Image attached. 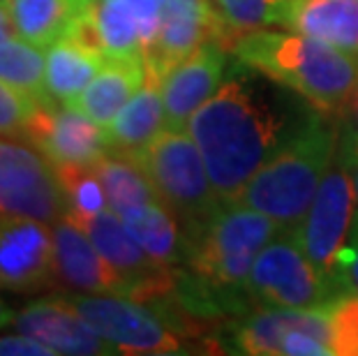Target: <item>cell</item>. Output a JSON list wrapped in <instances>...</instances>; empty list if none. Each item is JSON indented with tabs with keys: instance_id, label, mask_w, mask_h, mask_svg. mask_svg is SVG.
<instances>
[{
	"instance_id": "obj_1",
	"label": "cell",
	"mask_w": 358,
	"mask_h": 356,
	"mask_svg": "<svg viewBox=\"0 0 358 356\" xmlns=\"http://www.w3.org/2000/svg\"><path fill=\"white\" fill-rule=\"evenodd\" d=\"M315 111L299 93L236 58L217 93L187 123L220 199L234 201Z\"/></svg>"
},
{
	"instance_id": "obj_2",
	"label": "cell",
	"mask_w": 358,
	"mask_h": 356,
	"mask_svg": "<svg viewBox=\"0 0 358 356\" xmlns=\"http://www.w3.org/2000/svg\"><path fill=\"white\" fill-rule=\"evenodd\" d=\"M280 229L275 220L236 201H224L213 215L182 229L185 271L176 273L171 294L180 313L203 320L250 313L245 280Z\"/></svg>"
},
{
	"instance_id": "obj_3",
	"label": "cell",
	"mask_w": 358,
	"mask_h": 356,
	"mask_svg": "<svg viewBox=\"0 0 358 356\" xmlns=\"http://www.w3.org/2000/svg\"><path fill=\"white\" fill-rule=\"evenodd\" d=\"M231 54L331 116L345 111L358 90V56L289 28L241 35Z\"/></svg>"
},
{
	"instance_id": "obj_4",
	"label": "cell",
	"mask_w": 358,
	"mask_h": 356,
	"mask_svg": "<svg viewBox=\"0 0 358 356\" xmlns=\"http://www.w3.org/2000/svg\"><path fill=\"white\" fill-rule=\"evenodd\" d=\"M340 125L331 113L315 111L310 120L259 169L236 194V204L268 215L282 229L306 218L322 180L340 148Z\"/></svg>"
},
{
	"instance_id": "obj_5",
	"label": "cell",
	"mask_w": 358,
	"mask_h": 356,
	"mask_svg": "<svg viewBox=\"0 0 358 356\" xmlns=\"http://www.w3.org/2000/svg\"><path fill=\"white\" fill-rule=\"evenodd\" d=\"M157 199L178 218L182 229L201 222L222 206L206 169L203 155L187 130H164L139 155Z\"/></svg>"
},
{
	"instance_id": "obj_6",
	"label": "cell",
	"mask_w": 358,
	"mask_h": 356,
	"mask_svg": "<svg viewBox=\"0 0 358 356\" xmlns=\"http://www.w3.org/2000/svg\"><path fill=\"white\" fill-rule=\"evenodd\" d=\"M79 315L104 340L125 354H178L182 352V324L178 310L166 303L136 301L118 294H70Z\"/></svg>"
},
{
	"instance_id": "obj_7",
	"label": "cell",
	"mask_w": 358,
	"mask_h": 356,
	"mask_svg": "<svg viewBox=\"0 0 358 356\" xmlns=\"http://www.w3.org/2000/svg\"><path fill=\"white\" fill-rule=\"evenodd\" d=\"M245 294L252 310H306L340 297V292L308 259L292 229H280L262 248L245 280Z\"/></svg>"
},
{
	"instance_id": "obj_8",
	"label": "cell",
	"mask_w": 358,
	"mask_h": 356,
	"mask_svg": "<svg viewBox=\"0 0 358 356\" xmlns=\"http://www.w3.org/2000/svg\"><path fill=\"white\" fill-rule=\"evenodd\" d=\"M227 350L250 356H333L326 303L317 308H257L229 327Z\"/></svg>"
},
{
	"instance_id": "obj_9",
	"label": "cell",
	"mask_w": 358,
	"mask_h": 356,
	"mask_svg": "<svg viewBox=\"0 0 358 356\" xmlns=\"http://www.w3.org/2000/svg\"><path fill=\"white\" fill-rule=\"evenodd\" d=\"M354 218L356 194L352 173L338 148V155L326 171L306 218L292 229L308 259L338 292L340 285L335 278V266H338V257L352 234Z\"/></svg>"
},
{
	"instance_id": "obj_10",
	"label": "cell",
	"mask_w": 358,
	"mask_h": 356,
	"mask_svg": "<svg viewBox=\"0 0 358 356\" xmlns=\"http://www.w3.org/2000/svg\"><path fill=\"white\" fill-rule=\"evenodd\" d=\"M67 215L60 176L35 146L0 139V218H30L53 225Z\"/></svg>"
},
{
	"instance_id": "obj_11",
	"label": "cell",
	"mask_w": 358,
	"mask_h": 356,
	"mask_svg": "<svg viewBox=\"0 0 358 356\" xmlns=\"http://www.w3.org/2000/svg\"><path fill=\"white\" fill-rule=\"evenodd\" d=\"M26 139L56 166L95 169L111 153L109 134L79 107L63 102H40L26 130Z\"/></svg>"
},
{
	"instance_id": "obj_12",
	"label": "cell",
	"mask_w": 358,
	"mask_h": 356,
	"mask_svg": "<svg viewBox=\"0 0 358 356\" xmlns=\"http://www.w3.org/2000/svg\"><path fill=\"white\" fill-rule=\"evenodd\" d=\"M229 56H234L229 44L210 37L159 79L166 130H187L194 111L222 86Z\"/></svg>"
},
{
	"instance_id": "obj_13",
	"label": "cell",
	"mask_w": 358,
	"mask_h": 356,
	"mask_svg": "<svg viewBox=\"0 0 358 356\" xmlns=\"http://www.w3.org/2000/svg\"><path fill=\"white\" fill-rule=\"evenodd\" d=\"M53 278L51 227L30 218H0V287L30 294Z\"/></svg>"
},
{
	"instance_id": "obj_14",
	"label": "cell",
	"mask_w": 358,
	"mask_h": 356,
	"mask_svg": "<svg viewBox=\"0 0 358 356\" xmlns=\"http://www.w3.org/2000/svg\"><path fill=\"white\" fill-rule=\"evenodd\" d=\"M53 276L67 290L79 294H118L129 297L123 276L104 259L88 232L70 215L51 225Z\"/></svg>"
},
{
	"instance_id": "obj_15",
	"label": "cell",
	"mask_w": 358,
	"mask_h": 356,
	"mask_svg": "<svg viewBox=\"0 0 358 356\" xmlns=\"http://www.w3.org/2000/svg\"><path fill=\"white\" fill-rule=\"evenodd\" d=\"M12 327L49 345L56 354L104 356L118 352L83 320L67 297H49L28 303L19 315H14Z\"/></svg>"
},
{
	"instance_id": "obj_16",
	"label": "cell",
	"mask_w": 358,
	"mask_h": 356,
	"mask_svg": "<svg viewBox=\"0 0 358 356\" xmlns=\"http://www.w3.org/2000/svg\"><path fill=\"white\" fill-rule=\"evenodd\" d=\"M210 37L217 35L208 0H164L159 33L146 51V70L162 79Z\"/></svg>"
},
{
	"instance_id": "obj_17",
	"label": "cell",
	"mask_w": 358,
	"mask_h": 356,
	"mask_svg": "<svg viewBox=\"0 0 358 356\" xmlns=\"http://www.w3.org/2000/svg\"><path fill=\"white\" fill-rule=\"evenodd\" d=\"M164 130V102L159 79L148 72L143 86L129 97L113 123L106 127L109 148L113 153L139 157Z\"/></svg>"
},
{
	"instance_id": "obj_18",
	"label": "cell",
	"mask_w": 358,
	"mask_h": 356,
	"mask_svg": "<svg viewBox=\"0 0 358 356\" xmlns=\"http://www.w3.org/2000/svg\"><path fill=\"white\" fill-rule=\"evenodd\" d=\"M146 77V58H106L102 70L79 95L74 107H79L106 130L118 111L129 102V97L143 86Z\"/></svg>"
},
{
	"instance_id": "obj_19",
	"label": "cell",
	"mask_w": 358,
	"mask_h": 356,
	"mask_svg": "<svg viewBox=\"0 0 358 356\" xmlns=\"http://www.w3.org/2000/svg\"><path fill=\"white\" fill-rule=\"evenodd\" d=\"M282 28L358 56V0H292Z\"/></svg>"
},
{
	"instance_id": "obj_20",
	"label": "cell",
	"mask_w": 358,
	"mask_h": 356,
	"mask_svg": "<svg viewBox=\"0 0 358 356\" xmlns=\"http://www.w3.org/2000/svg\"><path fill=\"white\" fill-rule=\"evenodd\" d=\"M106 63L95 44L77 35H65L47 47V95L53 102L74 104Z\"/></svg>"
},
{
	"instance_id": "obj_21",
	"label": "cell",
	"mask_w": 358,
	"mask_h": 356,
	"mask_svg": "<svg viewBox=\"0 0 358 356\" xmlns=\"http://www.w3.org/2000/svg\"><path fill=\"white\" fill-rule=\"evenodd\" d=\"M19 37L47 49L77 26L83 0H7Z\"/></svg>"
},
{
	"instance_id": "obj_22",
	"label": "cell",
	"mask_w": 358,
	"mask_h": 356,
	"mask_svg": "<svg viewBox=\"0 0 358 356\" xmlns=\"http://www.w3.org/2000/svg\"><path fill=\"white\" fill-rule=\"evenodd\" d=\"M141 248L164 266L176 269L185 255V236L178 218L162 201H150L120 215Z\"/></svg>"
},
{
	"instance_id": "obj_23",
	"label": "cell",
	"mask_w": 358,
	"mask_h": 356,
	"mask_svg": "<svg viewBox=\"0 0 358 356\" xmlns=\"http://www.w3.org/2000/svg\"><path fill=\"white\" fill-rule=\"evenodd\" d=\"M95 171L102 180L106 199H109V208L113 213L123 215L136 206H143V204L159 201L139 157L113 153L111 150L95 166Z\"/></svg>"
},
{
	"instance_id": "obj_24",
	"label": "cell",
	"mask_w": 358,
	"mask_h": 356,
	"mask_svg": "<svg viewBox=\"0 0 358 356\" xmlns=\"http://www.w3.org/2000/svg\"><path fill=\"white\" fill-rule=\"evenodd\" d=\"M215 35L224 44H231L241 35L252 30L285 26V17L292 0H208Z\"/></svg>"
},
{
	"instance_id": "obj_25",
	"label": "cell",
	"mask_w": 358,
	"mask_h": 356,
	"mask_svg": "<svg viewBox=\"0 0 358 356\" xmlns=\"http://www.w3.org/2000/svg\"><path fill=\"white\" fill-rule=\"evenodd\" d=\"M0 79L37 102H49L47 54L24 37L0 40Z\"/></svg>"
},
{
	"instance_id": "obj_26",
	"label": "cell",
	"mask_w": 358,
	"mask_h": 356,
	"mask_svg": "<svg viewBox=\"0 0 358 356\" xmlns=\"http://www.w3.org/2000/svg\"><path fill=\"white\" fill-rule=\"evenodd\" d=\"M58 176L67 194V215L79 225L109 208L104 185L95 169H63Z\"/></svg>"
},
{
	"instance_id": "obj_27",
	"label": "cell",
	"mask_w": 358,
	"mask_h": 356,
	"mask_svg": "<svg viewBox=\"0 0 358 356\" xmlns=\"http://www.w3.org/2000/svg\"><path fill=\"white\" fill-rule=\"evenodd\" d=\"M333 356H358V294H340L326 301Z\"/></svg>"
},
{
	"instance_id": "obj_28",
	"label": "cell",
	"mask_w": 358,
	"mask_h": 356,
	"mask_svg": "<svg viewBox=\"0 0 358 356\" xmlns=\"http://www.w3.org/2000/svg\"><path fill=\"white\" fill-rule=\"evenodd\" d=\"M37 100L0 79V137L26 139L28 123L37 109Z\"/></svg>"
},
{
	"instance_id": "obj_29",
	"label": "cell",
	"mask_w": 358,
	"mask_h": 356,
	"mask_svg": "<svg viewBox=\"0 0 358 356\" xmlns=\"http://www.w3.org/2000/svg\"><path fill=\"white\" fill-rule=\"evenodd\" d=\"M335 278H338L342 294H358V215L354 218L347 245L342 248V252L338 257Z\"/></svg>"
},
{
	"instance_id": "obj_30",
	"label": "cell",
	"mask_w": 358,
	"mask_h": 356,
	"mask_svg": "<svg viewBox=\"0 0 358 356\" xmlns=\"http://www.w3.org/2000/svg\"><path fill=\"white\" fill-rule=\"evenodd\" d=\"M0 356H56L49 345L19 333V336H0Z\"/></svg>"
},
{
	"instance_id": "obj_31",
	"label": "cell",
	"mask_w": 358,
	"mask_h": 356,
	"mask_svg": "<svg viewBox=\"0 0 358 356\" xmlns=\"http://www.w3.org/2000/svg\"><path fill=\"white\" fill-rule=\"evenodd\" d=\"M340 153L352 173L354 194H356V215H358V134L354 130H345L340 137Z\"/></svg>"
},
{
	"instance_id": "obj_32",
	"label": "cell",
	"mask_w": 358,
	"mask_h": 356,
	"mask_svg": "<svg viewBox=\"0 0 358 356\" xmlns=\"http://www.w3.org/2000/svg\"><path fill=\"white\" fill-rule=\"evenodd\" d=\"M14 35H17V30H14L10 7H7V0H0V40H7V37Z\"/></svg>"
},
{
	"instance_id": "obj_33",
	"label": "cell",
	"mask_w": 358,
	"mask_h": 356,
	"mask_svg": "<svg viewBox=\"0 0 358 356\" xmlns=\"http://www.w3.org/2000/svg\"><path fill=\"white\" fill-rule=\"evenodd\" d=\"M14 322V315H12V310H10V306L0 299V329L3 327H7V324H12Z\"/></svg>"
},
{
	"instance_id": "obj_34",
	"label": "cell",
	"mask_w": 358,
	"mask_h": 356,
	"mask_svg": "<svg viewBox=\"0 0 358 356\" xmlns=\"http://www.w3.org/2000/svg\"><path fill=\"white\" fill-rule=\"evenodd\" d=\"M354 116H356V134H358V90H356V95H354Z\"/></svg>"
}]
</instances>
